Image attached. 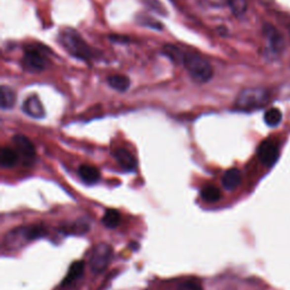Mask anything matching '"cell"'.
Listing matches in <instances>:
<instances>
[{
	"mask_svg": "<svg viewBox=\"0 0 290 290\" xmlns=\"http://www.w3.org/2000/svg\"><path fill=\"white\" fill-rule=\"evenodd\" d=\"M222 186L228 191H234L242 183V172L237 168H231L227 170L222 177Z\"/></svg>",
	"mask_w": 290,
	"mask_h": 290,
	"instance_id": "cell-11",
	"label": "cell"
},
{
	"mask_svg": "<svg viewBox=\"0 0 290 290\" xmlns=\"http://www.w3.org/2000/svg\"><path fill=\"white\" fill-rule=\"evenodd\" d=\"M201 197L208 203H214L221 199V192L215 186H207L201 191Z\"/></svg>",
	"mask_w": 290,
	"mask_h": 290,
	"instance_id": "cell-19",
	"label": "cell"
},
{
	"mask_svg": "<svg viewBox=\"0 0 290 290\" xmlns=\"http://www.w3.org/2000/svg\"><path fill=\"white\" fill-rule=\"evenodd\" d=\"M107 82L111 88L118 92H126L130 86L129 79L123 74H114L108 76Z\"/></svg>",
	"mask_w": 290,
	"mask_h": 290,
	"instance_id": "cell-14",
	"label": "cell"
},
{
	"mask_svg": "<svg viewBox=\"0 0 290 290\" xmlns=\"http://www.w3.org/2000/svg\"><path fill=\"white\" fill-rule=\"evenodd\" d=\"M162 53L169 58L172 63L175 64H183V58H184V53L181 52V50L176 47L175 44H166L162 48Z\"/></svg>",
	"mask_w": 290,
	"mask_h": 290,
	"instance_id": "cell-17",
	"label": "cell"
},
{
	"mask_svg": "<svg viewBox=\"0 0 290 290\" xmlns=\"http://www.w3.org/2000/svg\"><path fill=\"white\" fill-rule=\"evenodd\" d=\"M49 57L45 48L41 45H28L24 49L22 58V66L29 73H41L48 68Z\"/></svg>",
	"mask_w": 290,
	"mask_h": 290,
	"instance_id": "cell-5",
	"label": "cell"
},
{
	"mask_svg": "<svg viewBox=\"0 0 290 290\" xmlns=\"http://www.w3.org/2000/svg\"><path fill=\"white\" fill-rule=\"evenodd\" d=\"M121 219L122 216L121 213H119V211L115 210V208H109V210H107L106 213L103 214L102 222L107 228L114 229V228L118 227L119 223H121Z\"/></svg>",
	"mask_w": 290,
	"mask_h": 290,
	"instance_id": "cell-18",
	"label": "cell"
},
{
	"mask_svg": "<svg viewBox=\"0 0 290 290\" xmlns=\"http://www.w3.org/2000/svg\"><path fill=\"white\" fill-rule=\"evenodd\" d=\"M11 141H13L15 150H16V152L18 153V157L22 159L23 164H32L34 159H36V149H34L33 143L30 141V138L22 134H17L14 135Z\"/></svg>",
	"mask_w": 290,
	"mask_h": 290,
	"instance_id": "cell-7",
	"label": "cell"
},
{
	"mask_svg": "<svg viewBox=\"0 0 290 290\" xmlns=\"http://www.w3.org/2000/svg\"><path fill=\"white\" fill-rule=\"evenodd\" d=\"M84 262L83 261H76L71 265L68 270L67 276H66L65 280L63 281V286H67L72 282L76 281L79 278L82 276L84 272Z\"/></svg>",
	"mask_w": 290,
	"mask_h": 290,
	"instance_id": "cell-16",
	"label": "cell"
},
{
	"mask_svg": "<svg viewBox=\"0 0 290 290\" xmlns=\"http://www.w3.org/2000/svg\"><path fill=\"white\" fill-rule=\"evenodd\" d=\"M189 76L197 83H207L213 77V67L206 57L195 52L184 53L183 64Z\"/></svg>",
	"mask_w": 290,
	"mask_h": 290,
	"instance_id": "cell-2",
	"label": "cell"
},
{
	"mask_svg": "<svg viewBox=\"0 0 290 290\" xmlns=\"http://www.w3.org/2000/svg\"><path fill=\"white\" fill-rule=\"evenodd\" d=\"M113 247L107 243L96 244L90 255V266L94 273H101L110 264L113 258Z\"/></svg>",
	"mask_w": 290,
	"mask_h": 290,
	"instance_id": "cell-6",
	"label": "cell"
},
{
	"mask_svg": "<svg viewBox=\"0 0 290 290\" xmlns=\"http://www.w3.org/2000/svg\"><path fill=\"white\" fill-rule=\"evenodd\" d=\"M79 175L84 183L95 184L100 179V172L93 166L83 165L79 168Z\"/></svg>",
	"mask_w": 290,
	"mask_h": 290,
	"instance_id": "cell-13",
	"label": "cell"
},
{
	"mask_svg": "<svg viewBox=\"0 0 290 290\" xmlns=\"http://www.w3.org/2000/svg\"><path fill=\"white\" fill-rule=\"evenodd\" d=\"M18 160V153L16 150H13L10 148H2L1 153H0V165L2 168H11L17 164Z\"/></svg>",
	"mask_w": 290,
	"mask_h": 290,
	"instance_id": "cell-15",
	"label": "cell"
},
{
	"mask_svg": "<svg viewBox=\"0 0 290 290\" xmlns=\"http://www.w3.org/2000/svg\"><path fill=\"white\" fill-rule=\"evenodd\" d=\"M61 47L72 57L82 61H91L96 56L94 49L84 40L83 37L72 28H65L58 34Z\"/></svg>",
	"mask_w": 290,
	"mask_h": 290,
	"instance_id": "cell-1",
	"label": "cell"
},
{
	"mask_svg": "<svg viewBox=\"0 0 290 290\" xmlns=\"http://www.w3.org/2000/svg\"><path fill=\"white\" fill-rule=\"evenodd\" d=\"M282 121V113L278 108H271L264 114V122L270 127H276Z\"/></svg>",
	"mask_w": 290,
	"mask_h": 290,
	"instance_id": "cell-20",
	"label": "cell"
},
{
	"mask_svg": "<svg viewBox=\"0 0 290 290\" xmlns=\"http://www.w3.org/2000/svg\"><path fill=\"white\" fill-rule=\"evenodd\" d=\"M115 159L121 165L123 169L127 170V171H133L136 168L137 162L133 154H131L128 150L126 149H117L114 152Z\"/></svg>",
	"mask_w": 290,
	"mask_h": 290,
	"instance_id": "cell-10",
	"label": "cell"
},
{
	"mask_svg": "<svg viewBox=\"0 0 290 290\" xmlns=\"http://www.w3.org/2000/svg\"><path fill=\"white\" fill-rule=\"evenodd\" d=\"M177 290H203V287L199 281L186 280L178 286Z\"/></svg>",
	"mask_w": 290,
	"mask_h": 290,
	"instance_id": "cell-22",
	"label": "cell"
},
{
	"mask_svg": "<svg viewBox=\"0 0 290 290\" xmlns=\"http://www.w3.org/2000/svg\"><path fill=\"white\" fill-rule=\"evenodd\" d=\"M270 95L265 88L250 87L243 90L235 101V108L242 111L261 109L269 102Z\"/></svg>",
	"mask_w": 290,
	"mask_h": 290,
	"instance_id": "cell-4",
	"label": "cell"
},
{
	"mask_svg": "<svg viewBox=\"0 0 290 290\" xmlns=\"http://www.w3.org/2000/svg\"><path fill=\"white\" fill-rule=\"evenodd\" d=\"M226 2L235 16H242L245 14L247 8L246 0H226Z\"/></svg>",
	"mask_w": 290,
	"mask_h": 290,
	"instance_id": "cell-21",
	"label": "cell"
},
{
	"mask_svg": "<svg viewBox=\"0 0 290 290\" xmlns=\"http://www.w3.org/2000/svg\"><path fill=\"white\" fill-rule=\"evenodd\" d=\"M44 233V229L40 226L17 227L5 235L2 244L8 250H17L33 239L43 236Z\"/></svg>",
	"mask_w": 290,
	"mask_h": 290,
	"instance_id": "cell-3",
	"label": "cell"
},
{
	"mask_svg": "<svg viewBox=\"0 0 290 290\" xmlns=\"http://www.w3.org/2000/svg\"><path fill=\"white\" fill-rule=\"evenodd\" d=\"M22 110L24 111V114L36 119H41L45 116L43 104L38 95H31L25 99V101L23 102Z\"/></svg>",
	"mask_w": 290,
	"mask_h": 290,
	"instance_id": "cell-9",
	"label": "cell"
},
{
	"mask_svg": "<svg viewBox=\"0 0 290 290\" xmlns=\"http://www.w3.org/2000/svg\"><path fill=\"white\" fill-rule=\"evenodd\" d=\"M257 154L260 160L265 166H271L277 161L279 156V149L277 144L272 141H263L257 149Z\"/></svg>",
	"mask_w": 290,
	"mask_h": 290,
	"instance_id": "cell-8",
	"label": "cell"
},
{
	"mask_svg": "<svg viewBox=\"0 0 290 290\" xmlns=\"http://www.w3.org/2000/svg\"><path fill=\"white\" fill-rule=\"evenodd\" d=\"M16 102V93L13 88L6 85H2L0 88V106L2 110H8L14 107Z\"/></svg>",
	"mask_w": 290,
	"mask_h": 290,
	"instance_id": "cell-12",
	"label": "cell"
}]
</instances>
